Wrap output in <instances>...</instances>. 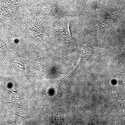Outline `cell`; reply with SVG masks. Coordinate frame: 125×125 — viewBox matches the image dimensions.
<instances>
[{"instance_id":"obj_1","label":"cell","mask_w":125,"mask_h":125,"mask_svg":"<svg viewBox=\"0 0 125 125\" xmlns=\"http://www.w3.org/2000/svg\"><path fill=\"white\" fill-rule=\"evenodd\" d=\"M108 51L106 50L96 48L89 44H85L83 46L79 61L75 67V69H77L81 64L86 61L100 54L106 53Z\"/></svg>"},{"instance_id":"obj_2","label":"cell","mask_w":125,"mask_h":125,"mask_svg":"<svg viewBox=\"0 0 125 125\" xmlns=\"http://www.w3.org/2000/svg\"><path fill=\"white\" fill-rule=\"evenodd\" d=\"M113 18L112 15L110 13H108L105 16L104 18L99 23L98 27L101 31H104L108 28L111 24Z\"/></svg>"}]
</instances>
